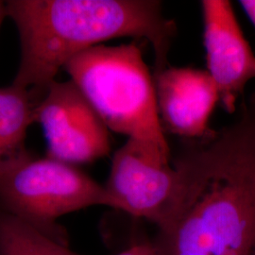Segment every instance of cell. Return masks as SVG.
<instances>
[{"instance_id": "2", "label": "cell", "mask_w": 255, "mask_h": 255, "mask_svg": "<svg viewBox=\"0 0 255 255\" xmlns=\"http://www.w3.org/2000/svg\"><path fill=\"white\" fill-rule=\"evenodd\" d=\"M7 16L20 40L13 84L45 91L74 57L111 39H145L155 72L167 65L175 24L154 0H9Z\"/></svg>"}, {"instance_id": "3", "label": "cell", "mask_w": 255, "mask_h": 255, "mask_svg": "<svg viewBox=\"0 0 255 255\" xmlns=\"http://www.w3.org/2000/svg\"><path fill=\"white\" fill-rule=\"evenodd\" d=\"M64 70L109 130L170 151L154 79L135 43L94 46L74 57Z\"/></svg>"}, {"instance_id": "12", "label": "cell", "mask_w": 255, "mask_h": 255, "mask_svg": "<svg viewBox=\"0 0 255 255\" xmlns=\"http://www.w3.org/2000/svg\"><path fill=\"white\" fill-rule=\"evenodd\" d=\"M239 4L255 27V0H241Z\"/></svg>"}, {"instance_id": "6", "label": "cell", "mask_w": 255, "mask_h": 255, "mask_svg": "<svg viewBox=\"0 0 255 255\" xmlns=\"http://www.w3.org/2000/svg\"><path fill=\"white\" fill-rule=\"evenodd\" d=\"M176 182L170 151L128 139L113 157L104 186L118 202L119 211L156 225L171 201Z\"/></svg>"}, {"instance_id": "4", "label": "cell", "mask_w": 255, "mask_h": 255, "mask_svg": "<svg viewBox=\"0 0 255 255\" xmlns=\"http://www.w3.org/2000/svg\"><path fill=\"white\" fill-rule=\"evenodd\" d=\"M93 206L119 210L106 187L77 166L28 152L0 171V207L64 242L57 219Z\"/></svg>"}, {"instance_id": "8", "label": "cell", "mask_w": 255, "mask_h": 255, "mask_svg": "<svg viewBox=\"0 0 255 255\" xmlns=\"http://www.w3.org/2000/svg\"><path fill=\"white\" fill-rule=\"evenodd\" d=\"M156 101L161 122L172 133L204 136L219 92L206 70L167 66L154 74Z\"/></svg>"}, {"instance_id": "9", "label": "cell", "mask_w": 255, "mask_h": 255, "mask_svg": "<svg viewBox=\"0 0 255 255\" xmlns=\"http://www.w3.org/2000/svg\"><path fill=\"white\" fill-rule=\"evenodd\" d=\"M29 90L11 84L0 87V171L27 154V128L34 122Z\"/></svg>"}, {"instance_id": "11", "label": "cell", "mask_w": 255, "mask_h": 255, "mask_svg": "<svg viewBox=\"0 0 255 255\" xmlns=\"http://www.w3.org/2000/svg\"><path fill=\"white\" fill-rule=\"evenodd\" d=\"M118 255H161L153 241L143 240L136 242Z\"/></svg>"}, {"instance_id": "1", "label": "cell", "mask_w": 255, "mask_h": 255, "mask_svg": "<svg viewBox=\"0 0 255 255\" xmlns=\"http://www.w3.org/2000/svg\"><path fill=\"white\" fill-rule=\"evenodd\" d=\"M155 225L161 255H255V91L239 116L178 156Z\"/></svg>"}, {"instance_id": "10", "label": "cell", "mask_w": 255, "mask_h": 255, "mask_svg": "<svg viewBox=\"0 0 255 255\" xmlns=\"http://www.w3.org/2000/svg\"><path fill=\"white\" fill-rule=\"evenodd\" d=\"M0 255H82L0 207Z\"/></svg>"}, {"instance_id": "7", "label": "cell", "mask_w": 255, "mask_h": 255, "mask_svg": "<svg viewBox=\"0 0 255 255\" xmlns=\"http://www.w3.org/2000/svg\"><path fill=\"white\" fill-rule=\"evenodd\" d=\"M207 72L223 109L237 111L248 83L255 79V55L227 0L201 1Z\"/></svg>"}, {"instance_id": "5", "label": "cell", "mask_w": 255, "mask_h": 255, "mask_svg": "<svg viewBox=\"0 0 255 255\" xmlns=\"http://www.w3.org/2000/svg\"><path fill=\"white\" fill-rule=\"evenodd\" d=\"M34 122L43 129L47 157L77 166L110 153L108 128L70 80L46 87L35 105Z\"/></svg>"}, {"instance_id": "13", "label": "cell", "mask_w": 255, "mask_h": 255, "mask_svg": "<svg viewBox=\"0 0 255 255\" xmlns=\"http://www.w3.org/2000/svg\"><path fill=\"white\" fill-rule=\"evenodd\" d=\"M5 16H7V11H6V2L0 1V26L2 24V21Z\"/></svg>"}]
</instances>
